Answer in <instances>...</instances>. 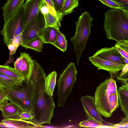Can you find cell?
<instances>
[{
    "label": "cell",
    "mask_w": 128,
    "mask_h": 128,
    "mask_svg": "<svg viewBox=\"0 0 128 128\" xmlns=\"http://www.w3.org/2000/svg\"><path fill=\"white\" fill-rule=\"evenodd\" d=\"M80 127L99 128L106 126L103 123H101L94 120L88 118L79 123Z\"/></svg>",
    "instance_id": "27"
},
{
    "label": "cell",
    "mask_w": 128,
    "mask_h": 128,
    "mask_svg": "<svg viewBox=\"0 0 128 128\" xmlns=\"http://www.w3.org/2000/svg\"></svg>",
    "instance_id": "42"
},
{
    "label": "cell",
    "mask_w": 128,
    "mask_h": 128,
    "mask_svg": "<svg viewBox=\"0 0 128 128\" xmlns=\"http://www.w3.org/2000/svg\"><path fill=\"white\" fill-rule=\"evenodd\" d=\"M44 43L38 36L22 43L21 46L26 49H30L36 51L41 52Z\"/></svg>",
    "instance_id": "22"
},
{
    "label": "cell",
    "mask_w": 128,
    "mask_h": 128,
    "mask_svg": "<svg viewBox=\"0 0 128 128\" xmlns=\"http://www.w3.org/2000/svg\"><path fill=\"white\" fill-rule=\"evenodd\" d=\"M25 0H6L1 8L3 20L6 21L14 14L23 5Z\"/></svg>",
    "instance_id": "14"
},
{
    "label": "cell",
    "mask_w": 128,
    "mask_h": 128,
    "mask_svg": "<svg viewBox=\"0 0 128 128\" xmlns=\"http://www.w3.org/2000/svg\"><path fill=\"white\" fill-rule=\"evenodd\" d=\"M52 0L57 12L58 17V14L62 6L64 0Z\"/></svg>",
    "instance_id": "36"
},
{
    "label": "cell",
    "mask_w": 128,
    "mask_h": 128,
    "mask_svg": "<svg viewBox=\"0 0 128 128\" xmlns=\"http://www.w3.org/2000/svg\"><path fill=\"white\" fill-rule=\"evenodd\" d=\"M46 77L42 67L36 60H33L28 79L33 89L32 112L34 117L31 122L36 125L50 124L55 108L53 97L45 91Z\"/></svg>",
    "instance_id": "1"
},
{
    "label": "cell",
    "mask_w": 128,
    "mask_h": 128,
    "mask_svg": "<svg viewBox=\"0 0 128 128\" xmlns=\"http://www.w3.org/2000/svg\"><path fill=\"white\" fill-rule=\"evenodd\" d=\"M46 27L44 15L40 12L22 32V43L39 36Z\"/></svg>",
    "instance_id": "8"
},
{
    "label": "cell",
    "mask_w": 128,
    "mask_h": 128,
    "mask_svg": "<svg viewBox=\"0 0 128 128\" xmlns=\"http://www.w3.org/2000/svg\"><path fill=\"white\" fill-rule=\"evenodd\" d=\"M24 81H20L0 73V84L4 88H12L21 85Z\"/></svg>",
    "instance_id": "20"
},
{
    "label": "cell",
    "mask_w": 128,
    "mask_h": 128,
    "mask_svg": "<svg viewBox=\"0 0 128 128\" xmlns=\"http://www.w3.org/2000/svg\"><path fill=\"white\" fill-rule=\"evenodd\" d=\"M57 73L53 71L45 79V91L47 94L52 96L54 88L56 84Z\"/></svg>",
    "instance_id": "21"
},
{
    "label": "cell",
    "mask_w": 128,
    "mask_h": 128,
    "mask_svg": "<svg viewBox=\"0 0 128 128\" xmlns=\"http://www.w3.org/2000/svg\"><path fill=\"white\" fill-rule=\"evenodd\" d=\"M57 36L56 40L52 44L53 45L62 52H64L66 51L67 44L65 35L59 30H57Z\"/></svg>",
    "instance_id": "24"
},
{
    "label": "cell",
    "mask_w": 128,
    "mask_h": 128,
    "mask_svg": "<svg viewBox=\"0 0 128 128\" xmlns=\"http://www.w3.org/2000/svg\"><path fill=\"white\" fill-rule=\"evenodd\" d=\"M8 49L10 51V56L14 54L18 48L14 46L12 44H10L7 46Z\"/></svg>",
    "instance_id": "37"
},
{
    "label": "cell",
    "mask_w": 128,
    "mask_h": 128,
    "mask_svg": "<svg viewBox=\"0 0 128 128\" xmlns=\"http://www.w3.org/2000/svg\"><path fill=\"white\" fill-rule=\"evenodd\" d=\"M78 1L80 0H78Z\"/></svg>",
    "instance_id": "41"
},
{
    "label": "cell",
    "mask_w": 128,
    "mask_h": 128,
    "mask_svg": "<svg viewBox=\"0 0 128 128\" xmlns=\"http://www.w3.org/2000/svg\"><path fill=\"white\" fill-rule=\"evenodd\" d=\"M118 100L121 110L128 117V85L122 84L118 90Z\"/></svg>",
    "instance_id": "15"
},
{
    "label": "cell",
    "mask_w": 128,
    "mask_h": 128,
    "mask_svg": "<svg viewBox=\"0 0 128 128\" xmlns=\"http://www.w3.org/2000/svg\"><path fill=\"white\" fill-rule=\"evenodd\" d=\"M77 73L75 64L71 62L60 74L56 84L58 106H64L76 81Z\"/></svg>",
    "instance_id": "6"
},
{
    "label": "cell",
    "mask_w": 128,
    "mask_h": 128,
    "mask_svg": "<svg viewBox=\"0 0 128 128\" xmlns=\"http://www.w3.org/2000/svg\"><path fill=\"white\" fill-rule=\"evenodd\" d=\"M40 12L44 15L50 12L49 9L44 1L42 0Z\"/></svg>",
    "instance_id": "35"
},
{
    "label": "cell",
    "mask_w": 128,
    "mask_h": 128,
    "mask_svg": "<svg viewBox=\"0 0 128 128\" xmlns=\"http://www.w3.org/2000/svg\"><path fill=\"white\" fill-rule=\"evenodd\" d=\"M128 117H126L122 118V121L118 124H113L110 128H126L128 127Z\"/></svg>",
    "instance_id": "34"
},
{
    "label": "cell",
    "mask_w": 128,
    "mask_h": 128,
    "mask_svg": "<svg viewBox=\"0 0 128 128\" xmlns=\"http://www.w3.org/2000/svg\"><path fill=\"white\" fill-rule=\"evenodd\" d=\"M123 60L126 64H128V59L122 56Z\"/></svg>",
    "instance_id": "39"
},
{
    "label": "cell",
    "mask_w": 128,
    "mask_h": 128,
    "mask_svg": "<svg viewBox=\"0 0 128 128\" xmlns=\"http://www.w3.org/2000/svg\"></svg>",
    "instance_id": "43"
},
{
    "label": "cell",
    "mask_w": 128,
    "mask_h": 128,
    "mask_svg": "<svg viewBox=\"0 0 128 128\" xmlns=\"http://www.w3.org/2000/svg\"><path fill=\"white\" fill-rule=\"evenodd\" d=\"M2 122L7 128H32L37 126L31 121L15 118L4 119Z\"/></svg>",
    "instance_id": "17"
},
{
    "label": "cell",
    "mask_w": 128,
    "mask_h": 128,
    "mask_svg": "<svg viewBox=\"0 0 128 128\" xmlns=\"http://www.w3.org/2000/svg\"><path fill=\"white\" fill-rule=\"evenodd\" d=\"M34 116L32 112L20 110L14 118L27 121H31Z\"/></svg>",
    "instance_id": "30"
},
{
    "label": "cell",
    "mask_w": 128,
    "mask_h": 128,
    "mask_svg": "<svg viewBox=\"0 0 128 128\" xmlns=\"http://www.w3.org/2000/svg\"><path fill=\"white\" fill-rule=\"evenodd\" d=\"M80 99L85 114L88 118L103 123L104 121L96 105L94 97L86 95L82 96Z\"/></svg>",
    "instance_id": "12"
},
{
    "label": "cell",
    "mask_w": 128,
    "mask_h": 128,
    "mask_svg": "<svg viewBox=\"0 0 128 128\" xmlns=\"http://www.w3.org/2000/svg\"><path fill=\"white\" fill-rule=\"evenodd\" d=\"M78 0H64L58 14L59 20L61 21L63 17L72 12L79 5Z\"/></svg>",
    "instance_id": "18"
},
{
    "label": "cell",
    "mask_w": 128,
    "mask_h": 128,
    "mask_svg": "<svg viewBox=\"0 0 128 128\" xmlns=\"http://www.w3.org/2000/svg\"><path fill=\"white\" fill-rule=\"evenodd\" d=\"M4 88L10 102L16 105L22 111L32 112L33 89L29 79L16 87L11 88Z\"/></svg>",
    "instance_id": "5"
},
{
    "label": "cell",
    "mask_w": 128,
    "mask_h": 128,
    "mask_svg": "<svg viewBox=\"0 0 128 128\" xmlns=\"http://www.w3.org/2000/svg\"><path fill=\"white\" fill-rule=\"evenodd\" d=\"M33 64V60L29 54L22 52L14 64L16 71L24 79L28 80Z\"/></svg>",
    "instance_id": "11"
},
{
    "label": "cell",
    "mask_w": 128,
    "mask_h": 128,
    "mask_svg": "<svg viewBox=\"0 0 128 128\" xmlns=\"http://www.w3.org/2000/svg\"><path fill=\"white\" fill-rule=\"evenodd\" d=\"M104 29L109 40H128V10H108L104 13Z\"/></svg>",
    "instance_id": "3"
},
{
    "label": "cell",
    "mask_w": 128,
    "mask_h": 128,
    "mask_svg": "<svg viewBox=\"0 0 128 128\" xmlns=\"http://www.w3.org/2000/svg\"><path fill=\"white\" fill-rule=\"evenodd\" d=\"M0 73L21 81L25 80L16 71L14 68L8 66L0 65Z\"/></svg>",
    "instance_id": "23"
},
{
    "label": "cell",
    "mask_w": 128,
    "mask_h": 128,
    "mask_svg": "<svg viewBox=\"0 0 128 128\" xmlns=\"http://www.w3.org/2000/svg\"><path fill=\"white\" fill-rule=\"evenodd\" d=\"M0 110L4 119L14 118L21 110L16 104L11 102L9 103L8 102L0 106Z\"/></svg>",
    "instance_id": "16"
},
{
    "label": "cell",
    "mask_w": 128,
    "mask_h": 128,
    "mask_svg": "<svg viewBox=\"0 0 128 128\" xmlns=\"http://www.w3.org/2000/svg\"><path fill=\"white\" fill-rule=\"evenodd\" d=\"M4 126L2 122H0V128H4Z\"/></svg>",
    "instance_id": "40"
},
{
    "label": "cell",
    "mask_w": 128,
    "mask_h": 128,
    "mask_svg": "<svg viewBox=\"0 0 128 128\" xmlns=\"http://www.w3.org/2000/svg\"><path fill=\"white\" fill-rule=\"evenodd\" d=\"M8 100L6 92L3 87L0 86V106Z\"/></svg>",
    "instance_id": "32"
},
{
    "label": "cell",
    "mask_w": 128,
    "mask_h": 128,
    "mask_svg": "<svg viewBox=\"0 0 128 128\" xmlns=\"http://www.w3.org/2000/svg\"><path fill=\"white\" fill-rule=\"evenodd\" d=\"M89 60L98 70H102L109 72L110 78L116 77L122 69L124 65L112 62L93 56H90Z\"/></svg>",
    "instance_id": "9"
},
{
    "label": "cell",
    "mask_w": 128,
    "mask_h": 128,
    "mask_svg": "<svg viewBox=\"0 0 128 128\" xmlns=\"http://www.w3.org/2000/svg\"><path fill=\"white\" fill-rule=\"evenodd\" d=\"M57 36V30L52 27H45L39 37L44 43L52 44L56 40Z\"/></svg>",
    "instance_id": "19"
},
{
    "label": "cell",
    "mask_w": 128,
    "mask_h": 128,
    "mask_svg": "<svg viewBox=\"0 0 128 128\" xmlns=\"http://www.w3.org/2000/svg\"><path fill=\"white\" fill-rule=\"evenodd\" d=\"M114 46L123 57L128 59V40H119Z\"/></svg>",
    "instance_id": "26"
},
{
    "label": "cell",
    "mask_w": 128,
    "mask_h": 128,
    "mask_svg": "<svg viewBox=\"0 0 128 128\" xmlns=\"http://www.w3.org/2000/svg\"><path fill=\"white\" fill-rule=\"evenodd\" d=\"M93 56L117 64L124 65L126 64L122 56L115 46L98 50Z\"/></svg>",
    "instance_id": "13"
},
{
    "label": "cell",
    "mask_w": 128,
    "mask_h": 128,
    "mask_svg": "<svg viewBox=\"0 0 128 128\" xmlns=\"http://www.w3.org/2000/svg\"><path fill=\"white\" fill-rule=\"evenodd\" d=\"M22 33L21 32L13 38L11 44L18 48L19 46L22 44Z\"/></svg>",
    "instance_id": "33"
},
{
    "label": "cell",
    "mask_w": 128,
    "mask_h": 128,
    "mask_svg": "<svg viewBox=\"0 0 128 128\" xmlns=\"http://www.w3.org/2000/svg\"><path fill=\"white\" fill-rule=\"evenodd\" d=\"M128 7V0H114Z\"/></svg>",
    "instance_id": "38"
},
{
    "label": "cell",
    "mask_w": 128,
    "mask_h": 128,
    "mask_svg": "<svg viewBox=\"0 0 128 128\" xmlns=\"http://www.w3.org/2000/svg\"><path fill=\"white\" fill-rule=\"evenodd\" d=\"M121 72L117 76V79L122 82V84L128 85V64L124 66Z\"/></svg>",
    "instance_id": "29"
},
{
    "label": "cell",
    "mask_w": 128,
    "mask_h": 128,
    "mask_svg": "<svg viewBox=\"0 0 128 128\" xmlns=\"http://www.w3.org/2000/svg\"><path fill=\"white\" fill-rule=\"evenodd\" d=\"M94 97L100 114L106 118L110 117L119 105L115 80L108 78L100 83L96 88Z\"/></svg>",
    "instance_id": "2"
},
{
    "label": "cell",
    "mask_w": 128,
    "mask_h": 128,
    "mask_svg": "<svg viewBox=\"0 0 128 128\" xmlns=\"http://www.w3.org/2000/svg\"><path fill=\"white\" fill-rule=\"evenodd\" d=\"M93 20L90 13L85 11L79 16L75 23L76 32L70 39L73 44L77 65L79 64L80 58L82 56V52L86 48Z\"/></svg>",
    "instance_id": "4"
},
{
    "label": "cell",
    "mask_w": 128,
    "mask_h": 128,
    "mask_svg": "<svg viewBox=\"0 0 128 128\" xmlns=\"http://www.w3.org/2000/svg\"><path fill=\"white\" fill-rule=\"evenodd\" d=\"M103 4L112 9H120L128 10V7L114 0H98Z\"/></svg>",
    "instance_id": "28"
},
{
    "label": "cell",
    "mask_w": 128,
    "mask_h": 128,
    "mask_svg": "<svg viewBox=\"0 0 128 128\" xmlns=\"http://www.w3.org/2000/svg\"><path fill=\"white\" fill-rule=\"evenodd\" d=\"M23 5L14 14L4 22L0 33L3 36L4 43L7 46L13 38L22 32Z\"/></svg>",
    "instance_id": "7"
},
{
    "label": "cell",
    "mask_w": 128,
    "mask_h": 128,
    "mask_svg": "<svg viewBox=\"0 0 128 128\" xmlns=\"http://www.w3.org/2000/svg\"><path fill=\"white\" fill-rule=\"evenodd\" d=\"M42 1V0H26L24 4L22 32L28 24L38 15Z\"/></svg>",
    "instance_id": "10"
},
{
    "label": "cell",
    "mask_w": 128,
    "mask_h": 128,
    "mask_svg": "<svg viewBox=\"0 0 128 128\" xmlns=\"http://www.w3.org/2000/svg\"><path fill=\"white\" fill-rule=\"evenodd\" d=\"M46 27H52L59 30L61 27L60 22L50 12L44 15Z\"/></svg>",
    "instance_id": "25"
},
{
    "label": "cell",
    "mask_w": 128,
    "mask_h": 128,
    "mask_svg": "<svg viewBox=\"0 0 128 128\" xmlns=\"http://www.w3.org/2000/svg\"><path fill=\"white\" fill-rule=\"evenodd\" d=\"M42 0L44 1L46 3L49 9L50 12L56 17L59 20L58 17L57 12L55 9L52 0Z\"/></svg>",
    "instance_id": "31"
}]
</instances>
